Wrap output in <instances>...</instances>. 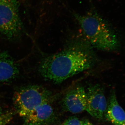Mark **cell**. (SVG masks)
<instances>
[{"label":"cell","instance_id":"6da1fadb","mask_svg":"<svg viewBox=\"0 0 125 125\" xmlns=\"http://www.w3.org/2000/svg\"><path fill=\"white\" fill-rule=\"evenodd\" d=\"M92 47L87 40L72 42L61 51L44 58L39 72L46 80L61 83L95 65L97 58Z\"/></svg>","mask_w":125,"mask_h":125},{"label":"cell","instance_id":"7a4b0ae2","mask_svg":"<svg viewBox=\"0 0 125 125\" xmlns=\"http://www.w3.org/2000/svg\"><path fill=\"white\" fill-rule=\"evenodd\" d=\"M74 17L80 26L86 40L92 47L105 51L118 49V38L109 24L94 13L82 15L74 13Z\"/></svg>","mask_w":125,"mask_h":125},{"label":"cell","instance_id":"3957f363","mask_svg":"<svg viewBox=\"0 0 125 125\" xmlns=\"http://www.w3.org/2000/svg\"><path fill=\"white\" fill-rule=\"evenodd\" d=\"M55 98L52 92L45 87L30 85L16 90L14 94L13 102L17 113L24 118L36 108Z\"/></svg>","mask_w":125,"mask_h":125},{"label":"cell","instance_id":"277c9868","mask_svg":"<svg viewBox=\"0 0 125 125\" xmlns=\"http://www.w3.org/2000/svg\"><path fill=\"white\" fill-rule=\"evenodd\" d=\"M22 25L16 1L0 0V32L13 38L20 33Z\"/></svg>","mask_w":125,"mask_h":125},{"label":"cell","instance_id":"5b68a950","mask_svg":"<svg viewBox=\"0 0 125 125\" xmlns=\"http://www.w3.org/2000/svg\"><path fill=\"white\" fill-rule=\"evenodd\" d=\"M87 111L94 118L102 120L105 115L107 108L104 90L98 84H91L86 91Z\"/></svg>","mask_w":125,"mask_h":125},{"label":"cell","instance_id":"8992f818","mask_svg":"<svg viewBox=\"0 0 125 125\" xmlns=\"http://www.w3.org/2000/svg\"><path fill=\"white\" fill-rule=\"evenodd\" d=\"M63 108L66 111L77 114L85 111L87 108L86 91L83 86H75L66 92L62 101Z\"/></svg>","mask_w":125,"mask_h":125},{"label":"cell","instance_id":"52a82bcc","mask_svg":"<svg viewBox=\"0 0 125 125\" xmlns=\"http://www.w3.org/2000/svg\"><path fill=\"white\" fill-rule=\"evenodd\" d=\"M54 99L43 104L33 110L25 117V125H47L52 123L55 118L52 105Z\"/></svg>","mask_w":125,"mask_h":125},{"label":"cell","instance_id":"ba28073f","mask_svg":"<svg viewBox=\"0 0 125 125\" xmlns=\"http://www.w3.org/2000/svg\"><path fill=\"white\" fill-rule=\"evenodd\" d=\"M19 73V69L12 57L6 52H0V82L13 79Z\"/></svg>","mask_w":125,"mask_h":125},{"label":"cell","instance_id":"9c48e42d","mask_svg":"<svg viewBox=\"0 0 125 125\" xmlns=\"http://www.w3.org/2000/svg\"><path fill=\"white\" fill-rule=\"evenodd\" d=\"M105 116L114 125H124L125 123V112L118 104L114 90L109 97Z\"/></svg>","mask_w":125,"mask_h":125},{"label":"cell","instance_id":"30bf717a","mask_svg":"<svg viewBox=\"0 0 125 125\" xmlns=\"http://www.w3.org/2000/svg\"><path fill=\"white\" fill-rule=\"evenodd\" d=\"M14 113L6 111L0 107V125H7L12 120Z\"/></svg>","mask_w":125,"mask_h":125},{"label":"cell","instance_id":"8fae6325","mask_svg":"<svg viewBox=\"0 0 125 125\" xmlns=\"http://www.w3.org/2000/svg\"><path fill=\"white\" fill-rule=\"evenodd\" d=\"M64 125H82V121L77 117L72 116L66 121Z\"/></svg>","mask_w":125,"mask_h":125},{"label":"cell","instance_id":"7c38bea8","mask_svg":"<svg viewBox=\"0 0 125 125\" xmlns=\"http://www.w3.org/2000/svg\"><path fill=\"white\" fill-rule=\"evenodd\" d=\"M82 125H93L88 121L85 120L82 121Z\"/></svg>","mask_w":125,"mask_h":125},{"label":"cell","instance_id":"4fadbf2b","mask_svg":"<svg viewBox=\"0 0 125 125\" xmlns=\"http://www.w3.org/2000/svg\"><path fill=\"white\" fill-rule=\"evenodd\" d=\"M124 125H125V124H124Z\"/></svg>","mask_w":125,"mask_h":125}]
</instances>
